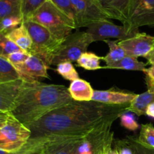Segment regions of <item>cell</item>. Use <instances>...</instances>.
Here are the masks:
<instances>
[{
    "mask_svg": "<svg viewBox=\"0 0 154 154\" xmlns=\"http://www.w3.org/2000/svg\"><path fill=\"white\" fill-rule=\"evenodd\" d=\"M129 105H108L93 101H73L48 113L37 121L26 125L31 131L29 139L84 136L110 117L121 115L127 111Z\"/></svg>",
    "mask_w": 154,
    "mask_h": 154,
    "instance_id": "6da1fadb",
    "label": "cell"
},
{
    "mask_svg": "<svg viewBox=\"0 0 154 154\" xmlns=\"http://www.w3.org/2000/svg\"><path fill=\"white\" fill-rule=\"evenodd\" d=\"M73 101L65 86L25 83L10 113L26 126Z\"/></svg>",
    "mask_w": 154,
    "mask_h": 154,
    "instance_id": "7a4b0ae2",
    "label": "cell"
},
{
    "mask_svg": "<svg viewBox=\"0 0 154 154\" xmlns=\"http://www.w3.org/2000/svg\"><path fill=\"white\" fill-rule=\"evenodd\" d=\"M28 20L44 26L57 38L63 41L72 34V30L76 29L75 22L50 0L39 8Z\"/></svg>",
    "mask_w": 154,
    "mask_h": 154,
    "instance_id": "3957f363",
    "label": "cell"
},
{
    "mask_svg": "<svg viewBox=\"0 0 154 154\" xmlns=\"http://www.w3.org/2000/svg\"><path fill=\"white\" fill-rule=\"evenodd\" d=\"M23 23L32 41L29 54L39 57L49 67L52 66L53 60L63 41L57 38L49 30L30 20H24Z\"/></svg>",
    "mask_w": 154,
    "mask_h": 154,
    "instance_id": "277c9868",
    "label": "cell"
},
{
    "mask_svg": "<svg viewBox=\"0 0 154 154\" xmlns=\"http://www.w3.org/2000/svg\"><path fill=\"white\" fill-rule=\"evenodd\" d=\"M31 137V131L11 113L0 128V149L15 153L23 147Z\"/></svg>",
    "mask_w": 154,
    "mask_h": 154,
    "instance_id": "5b68a950",
    "label": "cell"
},
{
    "mask_svg": "<svg viewBox=\"0 0 154 154\" xmlns=\"http://www.w3.org/2000/svg\"><path fill=\"white\" fill-rule=\"evenodd\" d=\"M93 41L87 32L77 30L69 35L62 44L58 53L52 62V66H57L63 62H77Z\"/></svg>",
    "mask_w": 154,
    "mask_h": 154,
    "instance_id": "8992f818",
    "label": "cell"
},
{
    "mask_svg": "<svg viewBox=\"0 0 154 154\" xmlns=\"http://www.w3.org/2000/svg\"><path fill=\"white\" fill-rule=\"evenodd\" d=\"M130 31L144 26H154V0H130L129 19L123 25Z\"/></svg>",
    "mask_w": 154,
    "mask_h": 154,
    "instance_id": "52a82bcc",
    "label": "cell"
},
{
    "mask_svg": "<svg viewBox=\"0 0 154 154\" xmlns=\"http://www.w3.org/2000/svg\"><path fill=\"white\" fill-rule=\"evenodd\" d=\"M93 38V42L117 38L119 41L125 40L135 35L138 31H130L125 26H118L108 20L96 21L87 26L86 30Z\"/></svg>",
    "mask_w": 154,
    "mask_h": 154,
    "instance_id": "ba28073f",
    "label": "cell"
},
{
    "mask_svg": "<svg viewBox=\"0 0 154 154\" xmlns=\"http://www.w3.org/2000/svg\"><path fill=\"white\" fill-rule=\"evenodd\" d=\"M75 10V23L77 29L87 27L93 23L108 20L96 0H71Z\"/></svg>",
    "mask_w": 154,
    "mask_h": 154,
    "instance_id": "9c48e42d",
    "label": "cell"
},
{
    "mask_svg": "<svg viewBox=\"0 0 154 154\" xmlns=\"http://www.w3.org/2000/svg\"><path fill=\"white\" fill-rule=\"evenodd\" d=\"M14 68L19 75L20 79L25 83L32 84L38 82L42 78H49L48 70L50 67L35 55L31 54L23 63L17 65Z\"/></svg>",
    "mask_w": 154,
    "mask_h": 154,
    "instance_id": "30bf717a",
    "label": "cell"
},
{
    "mask_svg": "<svg viewBox=\"0 0 154 154\" xmlns=\"http://www.w3.org/2000/svg\"><path fill=\"white\" fill-rule=\"evenodd\" d=\"M119 45L127 56L135 58L146 57L153 50L154 36L138 32L129 38L119 41Z\"/></svg>",
    "mask_w": 154,
    "mask_h": 154,
    "instance_id": "8fae6325",
    "label": "cell"
},
{
    "mask_svg": "<svg viewBox=\"0 0 154 154\" xmlns=\"http://www.w3.org/2000/svg\"><path fill=\"white\" fill-rule=\"evenodd\" d=\"M25 82L17 81L0 84V112L10 113L23 87Z\"/></svg>",
    "mask_w": 154,
    "mask_h": 154,
    "instance_id": "7c38bea8",
    "label": "cell"
},
{
    "mask_svg": "<svg viewBox=\"0 0 154 154\" xmlns=\"http://www.w3.org/2000/svg\"><path fill=\"white\" fill-rule=\"evenodd\" d=\"M136 96L124 90H94L92 101L108 105H130Z\"/></svg>",
    "mask_w": 154,
    "mask_h": 154,
    "instance_id": "4fadbf2b",
    "label": "cell"
},
{
    "mask_svg": "<svg viewBox=\"0 0 154 154\" xmlns=\"http://www.w3.org/2000/svg\"><path fill=\"white\" fill-rule=\"evenodd\" d=\"M108 19H115L126 25L129 19L130 0H96Z\"/></svg>",
    "mask_w": 154,
    "mask_h": 154,
    "instance_id": "5bb4252c",
    "label": "cell"
},
{
    "mask_svg": "<svg viewBox=\"0 0 154 154\" xmlns=\"http://www.w3.org/2000/svg\"><path fill=\"white\" fill-rule=\"evenodd\" d=\"M69 91L74 101L81 102H91L94 93V90L90 83L81 78L71 81Z\"/></svg>",
    "mask_w": 154,
    "mask_h": 154,
    "instance_id": "9a60e30c",
    "label": "cell"
},
{
    "mask_svg": "<svg viewBox=\"0 0 154 154\" xmlns=\"http://www.w3.org/2000/svg\"><path fill=\"white\" fill-rule=\"evenodd\" d=\"M6 35L22 51L29 53L32 46V41L23 23L20 26L8 32Z\"/></svg>",
    "mask_w": 154,
    "mask_h": 154,
    "instance_id": "2e32d148",
    "label": "cell"
},
{
    "mask_svg": "<svg viewBox=\"0 0 154 154\" xmlns=\"http://www.w3.org/2000/svg\"><path fill=\"white\" fill-rule=\"evenodd\" d=\"M153 102H154V90H147L145 93L137 95L127 108V111L138 116L144 115L147 107Z\"/></svg>",
    "mask_w": 154,
    "mask_h": 154,
    "instance_id": "e0dca14e",
    "label": "cell"
},
{
    "mask_svg": "<svg viewBox=\"0 0 154 154\" xmlns=\"http://www.w3.org/2000/svg\"><path fill=\"white\" fill-rule=\"evenodd\" d=\"M105 42L109 47V52L105 57H102V60L105 62L106 66L118 63L127 56L124 50L119 45V40H105Z\"/></svg>",
    "mask_w": 154,
    "mask_h": 154,
    "instance_id": "ac0fdd59",
    "label": "cell"
},
{
    "mask_svg": "<svg viewBox=\"0 0 154 154\" xmlns=\"http://www.w3.org/2000/svg\"><path fill=\"white\" fill-rule=\"evenodd\" d=\"M146 66H147L146 63L138 61L137 58L126 56L118 63H116L109 66H105L103 69H123V70L139 71V72H144V70L147 69Z\"/></svg>",
    "mask_w": 154,
    "mask_h": 154,
    "instance_id": "d6986e66",
    "label": "cell"
},
{
    "mask_svg": "<svg viewBox=\"0 0 154 154\" xmlns=\"http://www.w3.org/2000/svg\"><path fill=\"white\" fill-rule=\"evenodd\" d=\"M21 5L22 0H0V21L8 17L22 16Z\"/></svg>",
    "mask_w": 154,
    "mask_h": 154,
    "instance_id": "ffe728a7",
    "label": "cell"
},
{
    "mask_svg": "<svg viewBox=\"0 0 154 154\" xmlns=\"http://www.w3.org/2000/svg\"><path fill=\"white\" fill-rule=\"evenodd\" d=\"M19 79L16 69L7 59L0 56V84L12 82Z\"/></svg>",
    "mask_w": 154,
    "mask_h": 154,
    "instance_id": "44dd1931",
    "label": "cell"
},
{
    "mask_svg": "<svg viewBox=\"0 0 154 154\" xmlns=\"http://www.w3.org/2000/svg\"><path fill=\"white\" fill-rule=\"evenodd\" d=\"M102 57H99L92 52H85L77 60V64L79 67L83 68L86 70L94 71L103 69L100 66V60Z\"/></svg>",
    "mask_w": 154,
    "mask_h": 154,
    "instance_id": "7402d4cb",
    "label": "cell"
},
{
    "mask_svg": "<svg viewBox=\"0 0 154 154\" xmlns=\"http://www.w3.org/2000/svg\"><path fill=\"white\" fill-rule=\"evenodd\" d=\"M136 138L143 145L154 149V126L151 123L142 125L139 135Z\"/></svg>",
    "mask_w": 154,
    "mask_h": 154,
    "instance_id": "603a6c76",
    "label": "cell"
},
{
    "mask_svg": "<svg viewBox=\"0 0 154 154\" xmlns=\"http://www.w3.org/2000/svg\"><path fill=\"white\" fill-rule=\"evenodd\" d=\"M56 71L59 75H61L64 79L67 80V81H73L79 78L78 72L74 67L72 62L66 61L60 63L57 66Z\"/></svg>",
    "mask_w": 154,
    "mask_h": 154,
    "instance_id": "cb8c5ba5",
    "label": "cell"
},
{
    "mask_svg": "<svg viewBox=\"0 0 154 154\" xmlns=\"http://www.w3.org/2000/svg\"><path fill=\"white\" fill-rule=\"evenodd\" d=\"M49 0H22L21 12L23 21L28 20L39 8Z\"/></svg>",
    "mask_w": 154,
    "mask_h": 154,
    "instance_id": "d4e9b609",
    "label": "cell"
},
{
    "mask_svg": "<svg viewBox=\"0 0 154 154\" xmlns=\"http://www.w3.org/2000/svg\"><path fill=\"white\" fill-rule=\"evenodd\" d=\"M22 50L8 38L5 33H0V56L6 57L13 53L21 51Z\"/></svg>",
    "mask_w": 154,
    "mask_h": 154,
    "instance_id": "484cf974",
    "label": "cell"
},
{
    "mask_svg": "<svg viewBox=\"0 0 154 154\" xmlns=\"http://www.w3.org/2000/svg\"><path fill=\"white\" fill-rule=\"evenodd\" d=\"M23 23V16H11L0 21V33L7 34L14 29L20 26Z\"/></svg>",
    "mask_w": 154,
    "mask_h": 154,
    "instance_id": "4316f807",
    "label": "cell"
},
{
    "mask_svg": "<svg viewBox=\"0 0 154 154\" xmlns=\"http://www.w3.org/2000/svg\"><path fill=\"white\" fill-rule=\"evenodd\" d=\"M120 125L123 128L129 129L130 131H136L139 128V124L135 120L133 114L129 111L123 113L120 117Z\"/></svg>",
    "mask_w": 154,
    "mask_h": 154,
    "instance_id": "83f0119b",
    "label": "cell"
},
{
    "mask_svg": "<svg viewBox=\"0 0 154 154\" xmlns=\"http://www.w3.org/2000/svg\"><path fill=\"white\" fill-rule=\"evenodd\" d=\"M50 1L75 22V10L71 2V0H50Z\"/></svg>",
    "mask_w": 154,
    "mask_h": 154,
    "instance_id": "f1b7e54d",
    "label": "cell"
},
{
    "mask_svg": "<svg viewBox=\"0 0 154 154\" xmlns=\"http://www.w3.org/2000/svg\"><path fill=\"white\" fill-rule=\"evenodd\" d=\"M128 141L133 151V154H154V149L146 147L139 143L136 138L128 137Z\"/></svg>",
    "mask_w": 154,
    "mask_h": 154,
    "instance_id": "f546056e",
    "label": "cell"
},
{
    "mask_svg": "<svg viewBox=\"0 0 154 154\" xmlns=\"http://www.w3.org/2000/svg\"><path fill=\"white\" fill-rule=\"evenodd\" d=\"M30 55L31 54L29 53L21 51L10 54V55H8L6 57V59L14 67V66H17V65L23 63L30 57Z\"/></svg>",
    "mask_w": 154,
    "mask_h": 154,
    "instance_id": "4dcf8cb0",
    "label": "cell"
},
{
    "mask_svg": "<svg viewBox=\"0 0 154 154\" xmlns=\"http://www.w3.org/2000/svg\"><path fill=\"white\" fill-rule=\"evenodd\" d=\"M114 143L115 148L117 150L119 154H133L132 149L127 138L116 141H114Z\"/></svg>",
    "mask_w": 154,
    "mask_h": 154,
    "instance_id": "1f68e13d",
    "label": "cell"
},
{
    "mask_svg": "<svg viewBox=\"0 0 154 154\" xmlns=\"http://www.w3.org/2000/svg\"><path fill=\"white\" fill-rule=\"evenodd\" d=\"M145 74V82L147 87V90H154V65H151L150 68L144 70Z\"/></svg>",
    "mask_w": 154,
    "mask_h": 154,
    "instance_id": "d6a6232c",
    "label": "cell"
},
{
    "mask_svg": "<svg viewBox=\"0 0 154 154\" xmlns=\"http://www.w3.org/2000/svg\"><path fill=\"white\" fill-rule=\"evenodd\" d=\"M145 115L154 119V102L150 104L145 110Z\"/></svg>",
    "mask_w": 154,
    "mask_h": 154,
    "instance_id": "836d02e7",
    "label": "cell"
},
{
    "mask_svg": "<svg viewBox=\"0 0 154 154\" xmlns=\"http://www.w3.org/2000/svg\"><path fill=\"white\" fill-rule=\"evenodd\" d=\"M103 153L104 154H119L117 149L112 148V144H110V145L107 146V147L104 149Z\"/></svg>",
    "mask_w": 154,
    "mask_h": 154,
    "instance_id": "e575fe53",
    "label": "cell"
},
{
    "mask_svg": "<svg viewBox=\"0 0 154 154\" xmlns=\"http://www.w3.org/2000/svg\"><path fill=\"white\" fill-rule=\"evenodd\" d=\"M8 113H2L0 114V128L5 124L6 121V119H7Z\"/></svg>",
    "mask_w": 154,
    "mask_h": 154,
    "instance_id": "d590c367",
    "label": "cell"
},
{
    "mask_svg": "<svg viewBox=\"0 0 154 154\" xmlns=\"http://www.w3.org/2000/svg\"><path fill=\"white\" fill-rule=\"evenodd\" d=\"M145 58L147 59V61H148V63H150V65L153 64L154 63V48L153 51H152V52L150 53L147 57H146Z\"/></svg>",
    "mask_w": 154,
    "mask_h": 154,
    "instance_id": "8d00e7d4",
    "label": "cell"
},
{
    "mask_svg": "<svg viewBox=\"0 0 154 154\" xmlns=\"http://www.w3.org/2000/svg\"><path fill=\"white\" fill-rule=\"evenodd\" d=\"M0 154H17V152H15V153H11V152H8L0 149Z\"/></svg>",
    "mask_w": 154,
    "mask_h": 154,
    "instance_id": "74e56055",
    "label": "cell"
},
{
    "mask_svg": "<svg viewBox=\"0 0 154 154\" xmlns=\"http://www.w3.org/2000/svg\"><path fill=\"white\" fill-rule=\"evenodd\" d=\"M99 154H104V153H103V151H102V152H101V153H99Z\"/></svg>",
    "mask_w": 154,
    "mask_h": 154,
    "instance_id": "f35d334b",
    "label": "cell"
},
{
    "mask_svg": "<svg viewBox=\"0 0 154 154\" xmlns=\"http://www.w3.org/2000/svg\"><path fill=\"white\" fill-rule=\"evenodd\" d=\"M0 114H2V113H1V112H0Z\"/></svg>",
    "mask_w": 154,
    "mask_h": 154,
    "instance_id": "ab89813d",
    "label": "cell"
},
{
    "mask_svg": "<svg viewBox=\"0 0 154 154\" xmlns=\"http://www.w3.org/2000/svg\"><path fill=\"white\" fill-rule=\"evenodd\" d=\"M152 65H154V63H153V64H152Z\"/></svg>",
    "mask_w": 154,
    "mask_h": 154,
    "instance_id": "60d3db41",
    "label": "cell"
}]
</instances>
